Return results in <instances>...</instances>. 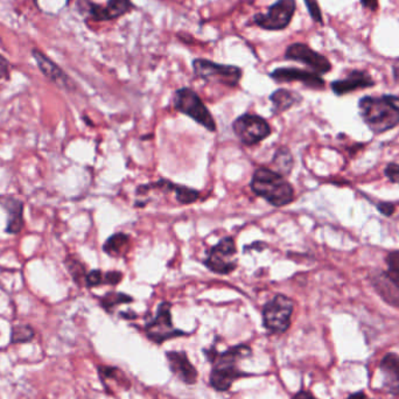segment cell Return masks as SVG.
<instances>
[{"mask_svg":"<svg viewBox=\"0 0 399 399\" xmlns=\"http://www.w3.org/2000/svg\"><path fill=\"white\" fill-rule=\"evenodd\" d=\"M207 358L211 362L213 369L210 372V386L217 391H228L235 381L252 376L251 374L242 372L238 368V363L242 360L251 356V348L248 344H238L228 348L227 351H217L215 348L206 349Z\"/></svg>","mask_w":399,"mask_h":399,"instance_id":"1","label":"cell"},{"mask_svg":"<svg viewBox=\"0 0 399 399\" xmlns=\"http://www.w3.org/2000/svg\"><path fill=\"white\" fill-rule=\"evenodd\" d=\"M358 110L363 122L375 134L384 133L399 124V97L365 96L358 102Z\"/></svg>","mask_w":399,"mask_h":399,"instance_id":"2","label":"cell"},{"mask_svg":"<svg viewBox=\"0 0 399 399\" xmlns=\"http://www.w3.org/2000/svg\"><path fill=\"white\" fill-rule=\"evenodd\" d=\"M250 187L257 197L277 208L287 206L294 199V190L285 176L266 167L256 169Z\"/></svg>","mask_w":399,"mask_h":399,"instance_id":"3","label":"cell"},{"mask_svg":"<svg viewBox=\"0 0 399 399\" xmlns=\"http://www.w3.org/2000/svg\"><path fill=\"white\" fill-rule=\"evenodd\" d=\"M173 105L181 114L186 115L208 131H216V123L210 111L194 90L181 88L173 97Z\"/></svg>","mask_w":399,"mask_h":399,"instance_id":"4","label":"cell"},{"mask_svg":"<svg viewBox=\"0 0 399 399\" xmlns=\"http://www.w3.org/2000/svg\"><path fill=\"white\" fill-rule=\"evenodd\" d=\"M294 303L284 294L273 296L263 307V325L272 334L285 333L291 326Z\"/></svg>","mask_w":399,"mask_h":399,"instance_id":"5","label":"cell"},{"mask_svg":"<svg viewBox=\"0 0 399 399\" xmlns=\"http://www.w3.org/2000/svg\"><path fill=\"white\" fill-rule=\"evenodd\" d=\"M237 248L233 237H224L208 252L203 264L217 275H230L237 268Z\"/></svg>","mask_w":399,"mask_h":399,"instance_id":"6","label":"cell"},{"mask_svg":"<svg viewBox=\"0 0 399 399\" xmlns=\"http://www.w3.org/2000/svg\"><path fill=\"white\" fill-rule=\"evenodd\" d=\"M193 69L200 79L220 83L230 88L238 86L243 74L242 69L238 67L220 65L206 59L194 60Z\"/></svg>","mask_w":399,"mask_h":399,"instance_id":"7","label":"cell"},{"mask_svg":"<svg viewBox=\"0 0 399 399\" xmlns=\"http://www.w3.org/2000/svg\"><path fill=\"white\" fill-rule=\"evenodd\" d=\"M233 131L242 144L252 146L264 140L271 134V126L261 116L244 114L235 119Z\"/></svg>","mask_w":399,"mask_h":399,"instance_id":"8","label":"cell"},{"mask_svg":"<svg viewBox=\"0 0 399 399\" xmlns=\"http://www.w3.org/2000/svg\"><path fill=\"white\" fill-rule=\"evenodd\" d=\"M171 307V303L162 301L158 306L155 319L145 326L146 336L155 344H162L169 339L188 335L186 332L173 326Z\"/></svg>","mask_w":399,"mask_h":399,"instance_id":"9","label":"cell"},{"mask_svg":"<svg viewBox=\"0 0 399 399\" xmlns=\"http://www.w3.org/2000/svg\"><path fill=\"white\" fill-rule=\"evenodd\" d=\"M296 8V0H278L268 7L266 13L256 14L254 20L266 31H282L291 24Z\"/></svg>","mask_w":399,"mask_h":399,"instance_id":"10","label":"cell"},{"mask_svg":"<svg viewBox=\"0 0 399 399\" xmlns=\"http://www.w3.org/2000/svg\"><path fill=\"white\" fill-rule=\"evenodd\" d=\"M285 59L301 63L313 69L317 74H327L331 72L329 60L320 53L315 52L305 44H293L286 49Z\"/></svg>","mask_w":399,"mask_h":399,"instance_id":"11","label":"cell"},{"mask_svg":"<svg viewBox=\"0 0 399 399\" xmlns=\"http://www.w3.org/2000/svg\"><path fill=\"white\" fill-rule=\"evenodd\" d=\"M275 82H301L310 89H322L325 81L319 74L299 68H277L270 74Z\"/></svg>","mask_w":399,"mask_h":399,"instance_id":"12","label":"cell"},{"mask_svg":"<svg viewBox=\"0 0 399 399\" xmlns=\"http://www.w3.org/2000/svg\"><path fill=\"white\" fill-rule=\"evenodd\" d=\"M32 55L34 58L35 63L38 65L40 72L51 82L54 83L60 88H63V89H74V82H72V79L55 63H53L48 56L40 52L39 49H33Z\"/></svg>","mask_w":399,"mask_h":399,"instance_id":"13","label":"cell"},{"mask_svg":"<svg viewBox=\"0 0 399 399\" xmlns=\"http://www.w3.org/2000/svg\"><path fill=\"white\" fill-rule=\"evenodd\" d=\"M0 206L7 214L5 233L10 235L20 234L25 227L24 202L12 195H0Z\"/></svg>","mask_w":399,"mask_h":399,"instance_id":"14","label":"cell"},{"mask_svg":"<svg viewBox=\"0 0 399 399\" xmlns=\"http://www.w3.org/2000/svg\"><path fill=\"white\" fill-rule=\"evenodd\" d=\"M166 358L169 369L185 384H195L197 381V370L187 358L185 351H167Z\"/></svg>","mask_w":399,"mask_h":399,"instance_id":"15","label":"cell"},{"mask_svg":"<svg viewBox=\"0 0 399 399\" xmlns=\"http://www.w3.org/2000/svg\"><path fill=\"white\" fill-rule=\"evenodd\" d=\"M372 86H375V81L368 72L354 70L346 79H337L332 82L331 88L335 95L342 96L355 90L367 89Z\"/></svg>","mask_w":399,"mask_h":399,"instance_id":"16","label":"cell"},{"mask_svg":"<svg viewBox=\"0 0 399 399\" xmlns=\"http://www.w3.org/2000/svg\"><path fill=\"white\" fill-rule=\"evenodd\" d=\"M372 282L376 292L386 303L399 307V285L386 275V272H375L372 275Z\"/></svg>","mask_w":399,"mask_h":399,"instance_id":"17","label":"cell"},{"mask_svg":"<svg viewBox=\"0 0 399 399\" xmlns=\"http://www.w3.org/2000/svg\"><path fill=\"white\" fill-rule=\"evenodd\" d=\"M383 375V386L388 393L399 396V356L388 354L381 362Z\"/></svg>","mask_w":399,"mask_h":399,"instance_id":"18","label":"cell"},{"mask_svg":"<svg viewBox=\"0 0 399 399\" xmlns=\"http://www.w3.org/2000/svg\"><path fill=\"white\" fill-rule=\"evenodd\" d=\"M301 97L298 93L289 91L286 89L275 90V93H272L270 96V100L272 102V107H273V114L280 115L285 111L289 110L293 105H296L298 102H300Z\"/></svg>","mask_w":399,"mask_h":399,"instance_id":"19","label":"cell"},{"mask_svg":"<svg viewBox=\"0 0 399 399\" xmlns=\"http://www.w3.org/2000/svg\"><path fill=\"white\" fill-rule=\"evenodd\" d=\"M130 248V236L124 233H117L107 238L104 243L103 251L110 257H123Z\"/></svg>","mask_w":399,"mask_h":399,"instance_id":"20","label":"cell"},{"mask_svg":"<svg viewBox=\"0 0 399 399\" xmlns=\"http://www.w3.org/2000/svg\"><path fill=\"white\" fill-rule=\"evenodd\" d=\"M272 162L275 165V172L279 173L280 176H289L291 171H292L293 157L289 148H279L278 151L275 152V155L273 157Z\"/></svg>","mask_w":399,"mask_h":399,"instance_id":"21","label":"cell"},{"mask_svg":"<svg viewBox=\"0 0 399 399\" xmlns=\"http://www.w3.org/2000/svg\"><path fill=\"white\" fill-rule=\"evenodd\" d=\"M35 339V329L31 325H14L11 327L10 344H30Z\"/></svg>","mask_w":399,"mask_h":399,"instance_id":"22","label":"cell"},{"mask_svg":"<svg viewBox=\"0 0 399 399\" xmlns=\"http://www.w3.org/2000/svg\"><path fill=\"white\" fill-rule=\"evenodd\" d=\"M65 266H66L67 270H68L69 275H72V280L77 285L81 286L83 284L86 285V278L88 272H86V268H84L82 263L79 262V259H76L72 256H68L65 259Z\"/></svg>","mask_w":399,"mask_h":399,"instance_id":"23","label":"cell"},{"mask_svg":"<svg viewBox=\"0 0 399 399\" xmlns=\"http://www.w3.org/2000/svg\"><path fill=\"white\" fill-rule=\"evenodd\" d=\"M133 8L134 5L131 3V0H109L107 6H105L107 20L117 19V18L124 15Z\"/></svg>","mask_w":399,"mask_h":399,"instance_id":"24","label":"cell"},{"mask_svg":"<svg viewBox=\"0 0 399 399\" xmlns=\"http://www.w3.org/2000/svg\"><path fill=\"white\" fill-rule=\"evenodd\" d=\"M133 301L131 296L124 293L109 292L100 299V306L103 307L104 310L107 313H111L115 310V307L123 305V303H130Z\"/></svg>","mask_w":399,"mask_h":399,"instance_id":"25","label":"cell"},{"mask_svg":"<svg viewBox=\"0 0 399 399\" xmlns=\"http://www.w3.org/2000/svg\"><path fill=\"white\" fill-rule=\"evenodd\" d=\"M174 194H176V199L181 204H190V203L195 202L200 197L197 190L190 188V187L180 186V185L174 186Z\"/></svg>","mask_w":399,"mask_h":399,"instance_id":"26","label":"cell"},{"mask_svg":"<svg viewBox=\"0 0 399 399\" xmlns=\"http://www.w3.org/2000/svg\"><path fill=\"white\" fill-rule=\"evenodd\" d=\"M386 261L388 266L386 275L399 285V250L390 252L389 255L386 256Z\"/></svg>","mask_w":399,"mask_h":399,"instance_id":"27","label":"cell"},{"mask_svg":"<svg viewBox=\"0 0 399 399\" xmlns=\"http://www.w3.org/2000/svg\"><path fill=\"white\" fill-rule=\"evenodd\" d=\"M104 285V273L100 270H93L88 272L86 278V286L89 289L97 287V286Z\"/></svg>","mask_w":399,"mask_h":399,"instance_id":"28","label":"cell"},{"mask_svg":"<svg viewBox=\"0 0 399 399\" xmlns=\"http://www.w3.org/2000/svg\"><path fill=\"white\" fill-rule=\"evenodd\" d=\"M306 4L307 10L310 13V17L315 22L322 24V13H321L320 6L318 4V0H305Z\"/></svg>","mask_w":399,"mask_h":399,"instance_id":"29","label":"cell"},{"mask_svg":"<svg viewBox=\"0 0 399 399\" xmlns=\"http://www.w3.org/2000/svg\"><path fill=\"white\" fill-rule=\"evenodd\" d=\"M384 174L391 183H399V165H397L395 162H391L386 166V169H384Z\"/></svg>","mask_w":399,"mask_h":399,"instance_id":"30","label":"cell"},{"mask_svg":"<svg viewBox=\"0 0 399 399\" xmlns=\"http://www.w3.org/2000/svg\"><path fill=\"white\" fill-rule=\"evenodd\" d=\"M123 279V273L119 271H109L104 273V285H118Z\"/></svg>","mask_w":399,"mask_h":399,"instance_id":"31","label":"cell"},{"mask_svg":"<svg viewBox=\"0 0 399 399\" xmlns=\"http://www.w3.org/2000/svg\"><path fill=\"white\" fill-rule=\"evenodd\" d=\"M0 79H10V63L0 54Z\"/></svg>","mask_w":399,"mask_h":399,"instance_id":"32","label":"cell"},{"mask_svg":"<svg viewBox=\"0 0 399 399\" xmlns=\"http://www.w3.org/2000/svg\"><path fill=\"white\" fill-rule=\"evenodd\" d=\"M377 208H379V213H382L383 215H386V216H391V215L395 213V206H393V203H379Z\"/></svg>","mask_w":399,"mask_h":399,"instance_id":"33","label":"cell"},{"mask_svg":"<svg viewBox=\"0 0 399 399\" xmlns=\"http://www.w3.org/2000/svg\"><path fill=\"white\" fill-rule=\"evenodd\" d=\"M361 5L370 11H377L379 8V0H360Z\"/></svg>","mask_w":399,"mask_h":399,"instance_id":"34","label":"cell"},{"mask_svg":"<svg viewBox=\"0 0 399 399\" xmlns=\"http://www.w3.org/2000/svg\"><path fill=\"white\" fill-rule=\"evenodd\" d=\"M292 399H317L310 391H300Z\"/></svg>","mask_w":399,"mask_h":399,"instance_id":"35","label":"cell"},{"mask_svg":"<svg viewBox=\"0 0 399 399\" xmlns=\"http://www.w3.org/2000/svg\"><path fill=\"white\" fill-rule=\"evenodd\" d=\"M393 79L397 83H399V59L397 60L393 66Z\"/></svg>","mask_w":399,"mask_h":399,"instance_id":"36","label":"cell"},{"mask_svg":"<svg viewBox=\"0 0 399 399\" xmlns=\"http://www.w3.org/2000/svg\"><path fill=\"white\" fill-rule=\"evenodd\" d=\"M347 399H370V398H368V397L365 396V393H355V395H351V396Z\"/></svg>","mask_w":399,"mask_h":399,"instance_id":"37","label":"cell"}]
</instances>
